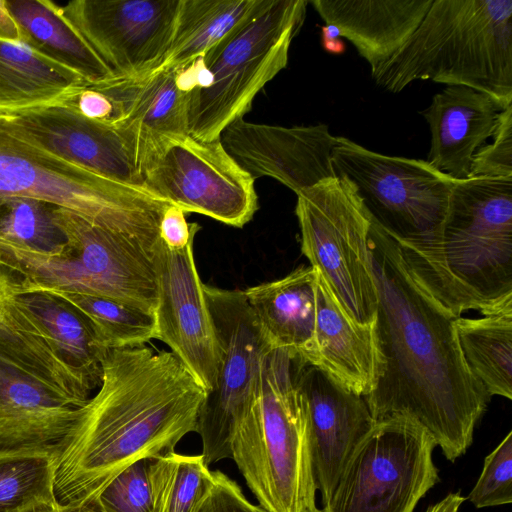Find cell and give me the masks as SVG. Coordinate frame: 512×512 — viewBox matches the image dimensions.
Returning <instances> with one entry per match:
<instances>
[{
  "mask_svg": "<svg viewBox=\"0 0 512 512\" xmlns=\"http://www.w3.org/2000/svg\"><path fill=\"white\" fill-rule=\"evenodd\" d=\"M369 259L384 369L365 401L375 421L406 417L419 424L453 462L471 446L491 397L465 363L455 318L416 280L395 239L372 218Z\"/></svg>",
  "mask_w": 512,
  "mask_h": 512,
  "instance_id": "1",
  "label": "cell"
},
{
  "mask_svg": "<svg viewBox=\"0 0 512 512\" xmlns=\"http://www.w3.org/2000/svg\"><path fill=\"white\" fill-rule=\"evenodd\" d=\"M207 390L171 351L109 349L98 391L57 445L59 505L99 492L133 463L175 451L196 432Z\"/></svg>",
  "mask_w": 512,
  "mask_h": 512,
  "instance_id": "2",
  "label": "cell"
},
{
  "mask_svg": "<svg viewBox=\"0 0 512 512\" xmlns=\"http://www.w3.org/2000/svg\"><path fill=\"white\" fill-rule=\"evenodd\" d=\"M399 248L416 280L455 319L469 310L511 309L512 178L456 180L438 237Z\"/></svg>",
  "mask_w": 512,
  "mask_h": 512,
  "instance_id": "3",
  "label": "cell"
},
{
  "mask_svg": "<svg viewBox=\"0 0 512 512\" xmlns=\"http://www.w3.org/2000/svg\"><path fill=\"white\" fill-rule=\"evenodd\" d=\"M396 93L415 80L464 86L512 105V0H433L406 43L371 73Z\"/></svg>",
  "mask_w": 512,
  "mask_h": 512,
  "instance_id": "4",
  "label": "cell"
},
{
  "mask_svg": "<svg viewBox=\"0 0 512 512\" xmlns=\"http://www.w3.org/2000/svg\"><path fill=\"white\" fill-rule=\"evenodd\" d=\"M296 355L270 348L258 405L234 426L230 451L248 488L268 512H319Z\"/></svg>",
  "mask_w": 512,
  "mask_h": 512,
  "instance_id": "5",
  "label": "cell"
},
{
  "mask_svg": "<svg viewBox=\"0 0 512 512\" xmlns=\"http://www.w3.org/2000/svg\"><path fill=\"white\" fill-rule=\"evenodd\" d=\"M29 198L145 243L159 236L169 205L146 189L89 170L45 147L7 111H0V205Z\"/></svg>",
  "mask_w": 512,
  "mask_h": 512,
  "instance_id": "6",
  "label": "cell"
},
{
  "mask_svg": "<svg viewBox=\"0 0 512 512\" xmlns=\"http://www.w3.org/2000/svg\"><path fill=\"white\" fill-rule=\"evenodd\" d=\"M55 217L67 238L59 255L37 254L0 241V271L8 276L11 291L91 294L154 313L159 244L96 226L63 208H55Z\"/></svg>",
  "mask_w": 512,
  "mask_h": 512,
  "instance_id": "7",
  "label": "cell"
},
{
  "mask_svg": "<svg viewBox=\"0 0 512 512\" xmlns=\"http://www.w3.org/2000/svg\"><path fill=\"white\" fill-rule=\"evenodd\" d=\"M308 4L307 0H262L202 57L210 81L189 93L190 136L215 140L243 119L255 96L287 66L290 45L304 23Z\"/></svg>",
  "mask_w": 512,
  "mask_h": 512,
  "instance_id": "8",
  "label": "cell"
},
{
  "mask_svg": "<svg viewBox=\"0 0 512 512\" xmlns=\"http://www.w3.org/2000/svg\"><path fill=\"white\" fill-rule=\"evenodd\" d=\"M296 195L302 253L351 320L376 325L378 300L369 259L371 218L354 185L335 176Z\"/></svg>",
  "mask_w": 512,
  "mask_h": 512,
  "instance_id": "9",
  "label": "cell"
},
{
  "mask_svg": "<svg viewBox=\"0 0 512 512\" xmlns=\"http://www.w3.org/2000/svg\"><path fill=\"white\" fill-rule=\"evenodd\" d=\"M332 165L335 176L352 182L370 217L399 246H422L438 237L457 179L426 160L384 155L342 136Z\"/></svg>",
  "mask_w": 512,
  "mask_h": 512,
  "instance_id": "10",
  "label": "cell"
},
{
  "mask_svg": "<svg viewBox=\"0 0 512 512\" xmlns=\"http://www.w3.org/2000/svg\"><path fill=\"white\" fill-rule=\"evenodd\" d=\"M427 431L406 417L376 421L319 512H413L439 481Z\"/></svg>",
  "mask_w": 512,
  "mask_h": 512,
  "instance_id": "11",
  "label": "cell"
},
{
  "mask_svg": "<svg viewBox=\"0 0 512 512\" xmlns=\"http://www.w3.org/2000/svg\"><path fill=\"white\" fill-rule=\"evenodd\" d=\"M146 190L182 209L241 228L258 209L255 179L226 151L221 139L163 136L144 152Z\"/></svg>",
  "mask_w": 512,
  "mask_h": 512,
  "instance_id": "12",
  "label": "cell"
},
{
  "mask_svg": "<svg viewBox=\"0 0 512 512\" xmlns=\"http://www.w3.org/2000/svg\"><path fill=\"white\" fill-rule=\"evenodd\" d=\"M204 293L220 357L216 384L206 394L196 428L209 467L231 457L235 424L258 405L263 358L271 346L243 290L204 284Z\"/></svg>",
  "mask_w": 512,
  "mask_h": 512,
  "instance_id": "13",
  "label": "cell"
},
{
  "mask_svg": "<svg viewBox=\"0 0 512 512\" xmlns=\"http://www.w3.org/2000/svg\"><path fill=\"white\" fill-rule=\"evenodd\" d=\"M64 21L118 78H142L171 45L182 0L54 2Z\"/></svg>",
  "mask_w": 512,
  "mask_h": 512,
  "instance_id": "14",
  "label": "cell"
},
{
  "mask_svg": "<svg viewBox=\"0 0 512 512\" xmlns=\"http://www.w3.org/2000/svg\"><path fill=\"white\" fill-rule=\"evenodd\" d=\"M194 241L184 248H168L161 240L155 253L157 299L156 339L208 391L219 369L218 340L194 259Z\"/></svg>",
  "mask_w": 512,
  "mask_h": 512,
  "instance_id": "15",
  "label": "cell"
},
{
  "mask_svg": "<svg viewBox=\"0 0 512 512\" xmlns=\"http://www.w3.org/2000/svg\"><path fill=\"white\" fill-rule=\"evenodd\" d=\"M220 139L254 179L273 178L296 194L335 177L332 152L337 137L326 124L283 127L240 119L226 127Z\"/></svg>",
  "mask_w": 512,
  "mask_h": 512,
  "instance_id": "16",
  "label": "cell"
},
{
  "mask_svg": "<svg viewBox=\"0 0 512 512\" xmlns=\"http://www.w3.org/2000/svg\"><path fill=\"white\" fill-rule=\"evenodd\" d=\"M295 378L307 413L315 486L323 502L376 421L363 396L300 357Z\"/></svg>",
  "mask_w": 512,
  "mask_h": 512,
  "instance_id": "17",
  "label": "cell"
},
{
  "mask_svg": "<svg viewBox=\"0 0 512 512\" xmlns=\"http://www.w3.org/2000/svg\"><path fill=\"white\" fill-rule=\"evenodd\" d=\"M75 97L7 112L54 153L107 178L145 189L131 140L116 126L84 116Z\"/></svg>",
  "mask_w": 512,
  "mask_h": 512,
  "instance_id": "18",
  "label": "cell"
},
{
  "mask_svg": "<svg viewBox=\"0 0 512 512\" xmlns=\"http://www.w3.org/2000/svg\"><path fill=\"white\" fill-rule=\"evenodd\" d=\"M310 364L363 397L374 390L384 369L376 325L351 320L318 271L315 354Z\"/></svg>",
  "mask_w": 512,
  "mask_h": 512,
  "instance_id": "19",
  "label": "cell"
},
{
  "mask_svg": "<svg viewBox=\"0 0 512 512\" xmlns=\"http://www.w3.org/2000/svg\"><path fill=\"white\" fill-rule=\"evenodd\" d=\"M501 107L488 95L464 86H447L420 114L431 133L426 161L461 180L470 177L476 152L492 137Z\"/></svg>",
  "mask_w": 512,
  "mask_h": 512,
  "instance_id": "20",
  "label": "cell"
},
{
  "mask_svg": "<svg viewBox=\"0 0 512 512\" xmlns=\"http://www.w3.org/2000/svg\"><path fill=\"white\" fill-rule=\"evenodd\" d=\"M112 101L116 121L134 144L138 166L145 150L163 136L188 134L189 91L177 70H157L142 78H118L92 84Z\"/></svg>",
  "mask_w": 512,
  "mask_h": 512,
  "instance_id": "21",
  "label": "cell"
},
{
  "mask_svg": "<svg viewBox=\"0 0 512 512\" xmlns=\"http://www.w3.org/2000/svg\"><path fill=\"white\" fill-rule=\"evenodd\" d=\"M79 407L0 359V451L57 446Z\"/></svg>",
  "mask_w": 512,
  "mask_h": 512,
  "instance_id": "22",
  "label": "cell"
},
{
  "mask_svg": "<svg viewBox=\"0 0 512 512\" xmlns=\"http://www.w3.org/2000/svg\"><path fill=\"white\" fill-rule=\"evenodd\" d=\"M433 0H313L326 25L348 39L370 65L371 73L410 38Z\"/></svg>",
  "mask_w": 512,
  "mask_h": 512,
  "instance_id": "23",
  "label": "cell"
},
{
  "mask_svg": "<svg viewBox=\"0 0 512 512\" xmlns=\"http://www.w3.org/2000/svg\"><path fill=\"white\" fill-rule=\"evenodd\" d=\"M316 285V269L300 266L280 279L243 290L270 346L308 363L315 354Z\"/></svg>",
  "mask_w": 512,
  "mask_h": 512,
  "instance_id": "24",
  "label": "cell"
},
{
  "mask_svg": "<svg viewBox=\"0 0 512 512\" xmlns=\"http://www.w3.org/2000/svg\"><path fill=\"white\" fill-rule=\"evenodd\" d=\"M8 290L52 353L91 394L101 383L102 359L109 349L100 341L90 320L55 293Z\"/></svg>",
  "mask_w": 512,
  "mask_h": 512,
  "instance_id": "25",
  "label": "cell"
},
{
  "mask_svg": "<svg viewBox=\"0 0 512 512\" xmlns=\"http://www.w3.org/2000/svg\"><path fill=\"white\" fill-rule=\"evenodd\" d=\"M77 70L23 41L0 37V111L44 106L89 86Z\"/></svg>",
  "mask_w": 512,
  "mask_h": 512,
  "instance_id": "26",
  "label": "cell"
},
{
  "mask_svg": "<svg viewBox=\"0 0 512 512\" xmlns=\"http://www.w3.org/2000/svg\"><path fill=\"white\" fill-rule=\"evenodd\" d=\"M6 7L21 41L77 70L90 84L116 76L89 45L64 21L49 0H11Z\"/></svg>",
  "mask_w": 512,
  "mask_h": 512,
  "instance_id": "27",
  "label": "cell"
},
{
  "mask_svg": "<svg viewBox=\"0 0 512 512\" xmlns=\"http://www.w3.org/2000/svg\"><path fill=\"white\" fill-rule=\"evenodd\" d=\"M0 359L68 399L80 384L52 353L35 324L0 283Z\"/></svg>",
  "mask_w": 512,
  "mask_h": 512,
  "instance_id": "28",
  "label": "cell"
},
{
  "mask_svg": "<svg viewBox=\"0 0 512 512\" xmlns=\"http://www.w3.org/2000/svg\"><path fill=\"white\" fill-rule=\"evenodd\" d=\"M261 2L262 0H182L171 45L154 71L180 69L202 58L251 15Z\"/></svg>",
  "mask_w": 512,
  "mask_h": 512,
  "instance_id": "29",
  "label": "cell"
},
{
  "mask_svg": "<svg viewBox=\"0 0 512 512\" xmlns=\"http://www.w3.org/2000/svg\"><path fill=\"white\" fill-rule=\"evenodd\" d=\"M455 331L465 363L489 396L512 399V308L459 317Z\"/></svg>",
  "mask_w": 512,
  "mask_h": 512,
  "instance_id": "30",
  "label": "cell"
},
{
  "mask_svg": "<svg viewBox=\"0 0 512 512\" xmlns=\"http://www.w3.org/2000/svg\"><path fill=\"white\" fill-rule=\"evenodd\" d=\"M57 446L0 451V512H25L56 500Z\"/></svg>",
  "mask_w": 512,
  "mask_h": 512,
  "instance_id": "31",
  "label": "cell"
},
{
  "mask_svg": "<svg viewBox=\"0 0 512 512\" xmlns=\"http://www.w3.org/2000/svg\"><path fill=\"white\" fill-rule=\"evenodd\" d=\"M149 480L153 512H194L211 483L212 471L201 454L173 451L151 459Z\"/></svg>",
  "mask_w": 512,
  "mask_h": 512,
  "instance_id": "32",
  "label": "cell"
},
{
  "mask_svg": "<svg viewBox=\"0 0 512 512\" xmlns=\"http://www.w3.org/2000/svg\"><path fill=\"white\" fill-rule=\"evenodd\" d=\"M52 293L69 302L90 320L107 349L141 346L156 339L155 320L151 313L108 297Z\"/></svg>",
  "mask_w": 512,
  "mask_h": 512,
  "instance_id": "33",
  "label": "cell"
},
{
  "mask_svg": "<svg viewBox=\"0 0 512 512\" xmlns=\"http://www.w3.org/2000/svg\"><path fill=\"white\" fill-rule=\"evenodd\" d=\"M56 206L29 198L0 205V241L29 252L56 256L67 238L55 217Z\"/></svg>",
  "mask_w": 512,
  "mask_h": 512,
  "instance_id": "34",
  "label": "cell"
},
{
  "mask_svg": "<svg viewBox=\"0 0 512 512\" xmlns=\"http://www.w3.org/2000/svg\"><path fill=\"white\" fill-rule=\"evenodd\" d=\"M139 460L112 479L97 495L104 512H153L149 467Z\"/></svg>",
  "mask_w": 512,
  "mask_h": 512,
  "instance_id": "35",
  "label": "cell"
},
{
  "mask_svg": "<svg viewBox=\"0 0 512 512\" xmlns=\"http://www.w3.org/2000/svg\"><path fill=\"white\" fill-rule=\"evenodd\" d=\"M468 499L476 508L512 502V431L485 458L483 470Z\"/></svg>",
  "mask_w": 512,
  "mask_h": 512,
  "instance_id": "36",
  "label": "cell"
},
{
  "mask_svg": "<svg viewBox=\"0 0 512 512\" xmlns=\"http://www.w3.org/2000/svg\"><path fill=\"white\" fill-rule=\"evenodd\" d=\"M492 137L474 155L470 177L512 178V105L499 112Z\"/></svg>",
  "mask_w": 512,
  "mask_h": 512,
  "instance_id": "37",
  "label": "cell"
},
{
  "mask_svg": "<svg viewBox=\"0 0 512 512\" xmlns=\"http://www.w3.org/2000/svg\"><path fill=\"white\" fill-rule=\"evenodd\" d=\"M194 512H268L252 504L240 486L221 471H212L211 483Z\"/></svg>",
  "mask_w": 512,
  "mask_h": 512,
  "instance_id": "38",
  "label": "cell"
},
{
  "mask_svg": "<svg viewBox=\"0 0 512 512\" xmlns=\"http://www.w3.org/2000/svg\"><path fill=\"white\" fill-rule=\"evenodd\" d=\"M199 229L198 223L187 222L182 209L170 204L162 214L159 235L168 248L178 250L194 241Z\"/></svg>",
  "mask_w": 512,
  "mask_h": 512,
  "instance_id": "39",
  "label": "cell"
},
{
  "mask_svg": "<svg viewBox=\"0 0 512 512\" xmlns=\"http://www.w3.org/2000/svg\"><path fill=\"white\" fill-rule=\"evenodd\" d=\"M78 110L86 117L114 125L116 113L111 99L99 88L90 84L74 99Z\"/></svg>",
  "mask_w": 512,
  "mask_h": 512,
  "instance_id": "40",
  "label": "cell"
},
{
  "mask_svg": "<svg viewBox=\"0 0 512 512\" xmlns=\"http://www.w3.org/2000/svg\"><path fill=\"white\" fill-rule=\"evenodd\" d=\"M321 40L323 48L332 54H341L345 50V44L339 39V32L331 25L321 28Z\"/></svg>",
  "mask_w": 512,
  "mask_h": 512,
  "instance_id": "41",
  "label": "cell"
},
{
  "mask_svg": "<svg viewBox=\"0 0 512 512\" xmlns=\"http://www.w3.org/2000/svg\"><path fill=\"white\" fill-rule=\"evenodd\" d=\"M61 512H104L100 506L97 496H90L84 499L60 505Z\"/></svg>",
  "mask_w": 512,
  "mask_h": 512,
  "instance_id": "42",
  "label": "cell"
},
{
  "mask_svg": "<svg viewBox=\"0 0 512 512\" xmlns=\"http://www.w3.org/2000/svg\"><path fill=\"white\" fill-rule=\"evenodd\" d=\"M464 501L460 492L449 493L441 501L429 506L426 512H458Z\"/></svg>",
  "mask_w": 512,
  "mask_h": 512,
  "instance_id": "43",
  "label": "cell"
},
{
  "mask_svg": "<svg viewBox=\"0 0 512 512\" xmlns=\"http://www.w3.org/2000/svg\"><path fill=\"white\" fill-rule=\"evenodd\" d=\"M25 512H61L60 505L57 500L53 501H45L38 504L33 505Z\"/></svg>",
  "mask_w": 512,
  "mask_h": 512,
  "instance_id": "44",
  "label": "cell"
}]
</instances>
